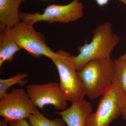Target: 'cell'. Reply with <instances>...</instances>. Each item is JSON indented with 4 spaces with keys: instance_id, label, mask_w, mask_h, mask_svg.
Masks as SVG:
<instances>
[{
    "instance_id": "6da1fadb",
    "label": "cell",
    "mask_w": 126,
    "mask_h": 126,
    "mask_svg": "<svg viewBox=\"0 0 126 126\" xmlns=\"http://www.w3.org/2000/svg\"><path fill=\"white\" fill-rule=\"evenodd\" d=\"M119 41V37L113 32L111 23L106 22L98 25L93 32L90 42H85L79 47L78 55H73L77 71H80L92 60L111 56Z\"/></svg>"
},
{
    "instance_id": "7a4b0ae2",
    "label": "cell",
    "mask_w": 126,
    "mask_h": 126,
    "mask_svg": "<svg viewBox=\"0 0 126 126\" xmlns=\"http://www.w3.org/2000/svg\"><path fill=\"white\" fill-rule=\"evenodd\" d=\"M113 61L111 56L92 60L78 72L85 95L90 99L102 96L112 87Z\"/></svg>"
},
{
    "instance_id": "3957f363",
    "label": "cell",
    "mask_w": 126,
    "mask_h": 126,
    "mask_svg": "<svg viewBox=\"0 0 126 126\" xmlns=\"http://www.w3.org/2000/svg\"><path fill=\"white\" fill-rule=\"evenodd\" d=\"M50 59L58 72L60 87L65 99L72 103L84 99V87L76 69L73 55L60 49Z\"/></svg>"
},
{
    "instance_id": "277c9868",
    "label": "cell",
    "mask_w": 126,
    "mask_h": 126,
    "mask_svg": "<svg viewBox=\"0 0 126 126\" xmlns=\"http://www.w3.org/2000/svg\"><path fill=\"white\" fill-rule=\"evenodd\" d=\"M84 5L79 0H73L65 5L50 4L44 9L43 14L39 12L25 13L19 12L21 22L33 26L40 21L49 23H67L78 20L83 16Z\"/></svg>"
},
{
    "instance_id": "5b68a950",
    "label": "cell",
    "mask_w": 126,
    "mask_h": 126,
    "mask_svg": "<svg viewBox=\"0 0 126 126\" xmlns=\"http://www.w3.org/2000/svg\"><path fill=\"white\" fill-rule=\"evenodd\" d=\"M126 98L122 90L112 86L102 96L96 110L89 115L87 126H109L121 116Z\"/></svg>"
},
{
    "instance_id": "8992f818",
    "label": "cell",
    "mask_w": 126,
    "mask_h": 126,
    "mask_svg": "<svg viewBox=\"0 0 126 126\" xmlns=\"http://www.w3.org/2000/svg\"><path fill=\"white\" fill-rule=\"evenodd\" d=\"M2 31L7 33L21 49L35 58L44 56L50 59L55 53L47 46L44 34L35 31L33 26L21 21L14 27Z\"/></svg>"
},
{
    "instance_id": "52a82bcc",
    "label": "cell",
    "mask_w": 126,
    "mask_h": 126,
    "mask_svg": "<svg viewBox=\"0 0 126 126\" xmlns=\"http://www.w3.org/2000/svg\"><path fill=\"white\" fill-rule=\"evenodd\" d=\"M38 111L24 89H13L0 98V116L9 122L28 119Z\"/></svg>"
},
{
    "instance_id": "ba28073f",
    "label": "cell",
    "mask_w": 126,
    "mask_h": 126,
    "mask_svg": "<svg viewBox=\"0 0 126 126\" xmlns=\"http://www.w3.org/2000/svg\"><path fill=\"white\" fill-rule=\"evenodd\" d=\"M26 88V92L33 103L41 110L48 105H52L59 111L67 109V100L64 96L59 84L57 83L30 84Z\"/></svg>"
},
{
    "instance_id": "9c48e42d",
    "label": "cell",
    "mask_w": 126,
    "mask_h": 126,
    "mask_svg": "<svg viewBox=\"0 0 126 126\" xmlns=\"http://www.w3.org/2000/svg\"><path fill=\"white\" fill-rule=\"evenodd\" d=\"M93 109L92 104L84 98L55 113L60 116L68 126H87V119Z\"/></svg>"
},
{
    "instance_id": "30bf717a",
    "label": "cell",
    "mask_w": 126,
    "mask_h": 126,
    "mask_svg": "<svg viewBox=\"0 0 126 126\" xmlns=\"http://www.w3.org/2000/svg\"><path fill=\"white\" fill-rule=\"evenodd\" d=\"M23 0H0V29L11 28L20 22L19 7Z\"/></svg>"
},
{
    "instance_id": "8fae6325",
    "label": "cell",
    "mask_w": 126,
    "mask_h": 126,
    "mask_svg": "<svg viewBox=\"0 0 126 126\" xmlns=\"http://www.w3.org/2000/svg\"><path fill=\"white\" fill-rule=\"evenodd\" d=\"M20 48L9 35L4 31L0 35V67L6 61L11 62L16 53Z\"/></svg>"
},
{
    "instance_id": "7c38bea8",
    "label": "cell",
    "mask_w": 126,
    "mask_h": 126,
    "mask_svg": "<svg viewBox=\"0 0 126 126\" xmlns=\"http://www.w3.org/2000/svg\"><path fill=\"white\" fill-rule=\"evenodd\" d=\"M112 81V86L120 89L126 95V60H113Z\"/></svg>"
},
{
    "instance_id": "4fadbf2b",
    "label": "cell",
    "mask_w": 126,
    "mask_h": 126,
    "mask_svg": "<svg viewBox=\"0 0 126 126\" xmlns=\"http://www.w3.org/2000/svg\"><path fill=\"white\" fill-rule=\"evenodd\" d=\"M28 77L27 73H19L10 78L0 79V98L7 93V90L12 86L18 84L23 86L27 84L28 79H26Z\"/></svg>"
},
{
    "instance_id": "5bb4252c",
    "label": "cell",
    "mask_w": 126,
    "mask_h": 126,
    "mask_svg": "<svg viewBox=\"0 0 126 126\" xmlns=\"http://www.w3.org/2000/svg\"><path fill=\"white\" fill-rule=\"evenodd\" d=\"M27 119L30 126H64L65 123L61 118H56L53 120L48 119L39 111Z\"/></svg>"
},
{
    "instance_id": "9a60e30c",
    "label": "cell",
    "mask_w": 126,
    "mask_h": 126,
    "mask_svg": "<svg viewBox=\"0 0 126 126\" xmlns=\"http://www.w3.org/2000/svg\"><path fill=\"white\" fill-rule=\"evenodd\" d=\"M9 124L10 126H30L26 119L11 121Z\"/></svg>"
},
{
    "instance_id": "2e32d148",
    "label": "cell",
    "mask_w": 126,
    "mask_h": 126,
    "mask_svg": "<svg viewBox=\"0 0 126 126\" xmlns=\"http://www.w3.org/2000/svg\"><path fill=\"white\" fill-rule=\"evenodd\" d=\"M97 5L101 7H103L107 4L110 0H95ZM123 3L126 6V0H118Z\"/></svg>"
},
{
    "instance_id": "e0dca14e",
    "label": "cell",
    "mask_w": 126,
    "mask_h": 126,
    "mask_svg": "<svg viewBox=\"0 0 126 126\" xmlns=\"http://www.w3.org/2000/svg\"><path fill=\"white\" fill-rule=\"evenodd\" d=\"M121 116L123 119L126 121V98L125 102H124L123 108L122 110Z\"/></svg>"
},
{
    "instance_id": "ac0fdd59",
    "label": "cell",
    "mask_w": 126,
    "mask_h": 126,
    "mask_svg": "<svg viewBox=\"0 0 126 126\" xmlns=\"http://www.w3.org/2000/svg\"><path fill=\"white\" fill-rule=\"evenodd\" d=\"M9 122L4 118L0 122V126H7Z\"/></svg>"
},
{
    "instance_id": "d6986e66",
    "label": "cell",
    "mask_w": 126,
    "mask_h": 126,
    "mask_svg": "<svg viewBox=\"0 0 126 126\" xmlns=\"http://www.w3.org/2000/svg\"><path fill=\"white\" fill-rule=\"evenodd\" d=\"M118 59L121 60H126V53L124 54L123 55L121 56L118 58Z\"/></svg>"
},
{
    "instance_id": "ffe728a7",
    "label": "cell",
    "mask_w": 126,
    "mask_h": 126,
    "mask_svg": "<svg viewBox=\"0 0 126 126\" xmlns=\"http://www.w3.org/2000/svg\"><path fill=\"white\" fill-rule=\"evenodd\" d=\"M25 0H23V1H24ZM43 0L44 1H47V0Z\"/></svg>"
}]
</instances>
